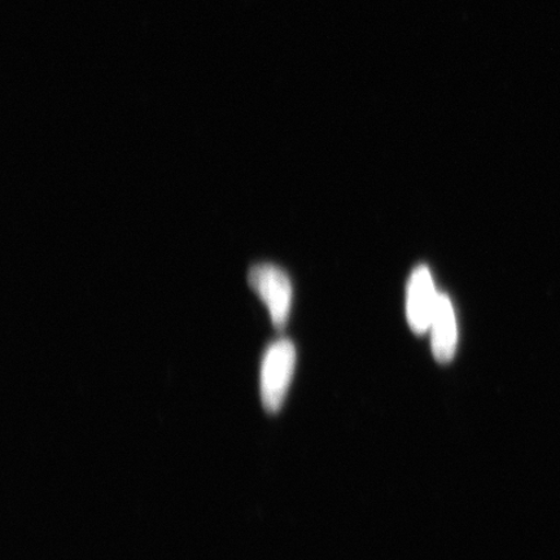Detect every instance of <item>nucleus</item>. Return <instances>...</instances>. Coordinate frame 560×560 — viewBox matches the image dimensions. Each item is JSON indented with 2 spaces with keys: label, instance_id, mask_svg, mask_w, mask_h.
<instances>
[{
  "label": "nucleus",
  "instance_id": "obj_1",
  "mask_svg": "<svg viewBox=\"0 0 560 560\" xmlns=\"http://www.w3.org/2000/svg\"><path fill=\"white\" fill-rule=\"evenodd\" d=\"M296 365V348L289 339H279L266 350L261 368L264 408L277 412L284 402Z\"/></svg>",
  "mask_w": 560,
  "mask_h": 560
},
{
  "label": "nucleus",
  "instance_id": "obj_2",
  "mask_svg": "<svg viewBox=\"0 0 560 560\" xmlns=\"http://www.w3.org/2000/svg\"><path fill=\"white\" fill-rule=\"evenodd\" d=\"M248 283L268 307L272 325L282 331L289 324L292 307V283L283 269L271 264H258L248 272Z\"/></svg>",
  "mask_w": 560,
  "mask_h": 560
},
{
  "label": "nucleus",
  "instance_id": "obj_3",
  "mask_svg": "<svg viewBox=\"0 0 560 560\" xmlns=\"http://www.w3.org/2000/svg\"><path fill=\"white\" fill-rule=\"evenodd\" d=\"M440 295L429 266H417L409 278L408 295H406V317L412 332L424 335L430 331Z\"/></svg>",
  "mask_w": 560,
  "mask_h": 560
},
{
  "label": "nucleus",
  "instance_id": "obj_4",
  "mask_svg": "<svg viewBox=\"0 0 560 560\" xmlns=\"http://www.w3.org/2000/svg\"><path fill=\"white\" fill-rule=\"evenodd\" d=\"M432 353L440 363L454 359L458 345V324L450 296L441 293L430 331Z\"/></svg>",
  "mask_w": 560,
  "mask_h": 560
}]
</instances>
